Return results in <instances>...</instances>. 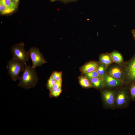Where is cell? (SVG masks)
<instances>
[{"instance_id": "cell-1", "label": "cell", "mask_w": 135, "mask_h": 135, "mask_svg": "<svg viewBox=\"0 0 135 135\" xmlns=\"http://www.w3.org/2000/svg\"><path fill=\"white\" fill-rule=\"evenodd\" d=\"M23 72L18 79V86L25 89L34 88L38 83V80L35 68L25 63V68Z\"/></svg>"}, {"instance_id": "cell-2", "label": "cell", "mask_w": 135, "mask_h": 135, "mask_svg": "<svg viewBox=\"0 0 135 135\" xmlns=\"http://www.w3.org/2000/svg\"><path fill=\"white\" fill-rule=\"evenodd\" d=\"M25 64L13 58L8 61L6 66L8 73L13 81H16L18 79L20 74L24 70Z\"/></svg>"}, {"instance_id": "cell-3", "label": "cell", "mask_w": 135, "mask_h": 135, "mask_svg": "<svg viewBox=\"0 0 135 135\" xmlns=\"http://www.w3.org/2000/svg\"><path fill=\"white\" fill-rule=\"evenodd\" d=\"M10 51L12 55V58L14 60L25 63L29 60L28 53L24 48V44L23 42L13 45Z\"/></svg>"}, {"instance_id": "cell-4", "label": "cell", "mask_w": 135, "mask_h": 135, "mask_svg": "<svg viewBox=\"0 0 135 135\" xmlns=\"http://www.w3.org/2000/svg\"><path fill=\"white\" fill-rule=\"evenodd\" d=\"M32 62V66L35 68L47 62L39 48L34 47L30 48L27 51Z\"/></svg>"}, {"instance_id": "cell-5", "label": "cell", "mask_w": 135, "mask_h": 135, "mask_svg": "<svg viewBox=\"0 0 135 135\" xmlns=\"http://www.w3.org/2000/svg\"><path fill=\"white\" fill-rule=\"evenodd\" d=\"M122 69L126 82L130 84L135 82V55L124 64Z\"/></svg>"}, {"instance_id": "cell-6", "label": "cell", "mask_w": 135, "mask_h": 135, "mask_svg": "<svg viewBox=\"0 0 135 135\" xmlns=\"http://www.w3.org/2000/svg\"><path fill=\"white\" fill-rule=\"evenodd\" d=\"M130 94L125 89H122L116 94L115 104V107L121 108L126 106L131 98Z\"/></svg>"}, {"instance_id": "cell-7", "label": "cell", "mask_w": 135, "mask_h": 135, "mask_svg": "<svg viewBox=\"0 0 135 135\" xmlns=\"http://www.w3.org/2000/svg\"><path fill=\"white\" fill-rule=\"evenodd\" d=\"M116 92L114 91L105 90L102 93V96L104 105L107 108L114 109L116 107L115 100Z\"/></svg>"}, {"instance_id": "cell-8", "label": "cell", "mask_w": 135, "mask_h": 135, "mask_svg": "<svg viewBox=\"0 0 135 135\" xmlns=\"http://www.w3.org/2000/svg\"><path fill=\"white\" fill-rule=\"evenodd\" d=\"M105 86L108 88H114L122 86L125 83L124 80L116 78L106 73L103 77Z\"/></svg>"}, {"instance_id": "cell-9", "label": "cell", "mask_w": 135, "mask_h": 135, "mask_svg": "<svg viewBox=\"0 0 135 135\" xmlns=\"http://www.w3.org/2000/svg\"><path fill=\"white\" fill-rule=\"evenodd\" d=\"M107 73L116 78L125 80L123 69L119 65H115L111 66L107 70Z\"/></svg>"}, {"instance_id": "cell-10", "label": "cell", "mask_w": 135, "mask_h": 135, "mask_svg": "<svg viewBox=\"0 0 135 135\" xmlns=\"http://www.w3.org/2000/svg\"><path fill=\"white\" fill-rule=\"evenodd\" d=\"M99 62L94 61L88 62L80 68L82 74L88 73L96 70Z\"/></svg>"}, {"instance_id": "cell-11", "label": "cell", "mask_w": 135, "mask_h": 135, "mask_svg": "<svg viewBox=\"0 0 135 135\" xmlns=\"http://www.w3.org/2000/svg\"><path fill=\"white\" fill-rule=\"evenodd\" d=\"M113 62V61L110 54H103L100 56L99 62L107 67Z\"/></svg>"}, {"instance_id": "cell-12", "label": "cell", "mask_w": 135, "mask_h": 135, "mask_svg": "<svg viewBox=\"0 0 135 135\" xmlns=\"http://www.w3.org/2000/svg\"><path fill=\"white\" fill-rule=\"evenodd\" d=\"M79 82L81 86L84 88H91L92 84L89 80L83 74L78 77Z\"/></svg>"}, {"instance_id": "cell-13", "label": "cell", "mask_w": 135, "mask_h": 135, "mask_svg": "<svg viewBox=\"0 0 135 135\" xmlns=\"http://www.w3.org/2000/svg\"><path fill=\"white\" fill-rule=\"evenodd\" d=\"M92 86L97 88H102L105 86L104 83L102 78H94L89 79Z\"/></svg>"}, {"instance_id": "cell-14", "label": "cell", "mask_w": 135, "mask_h": 135, "mask_svg": "<svg viewBox=\"0 0 135 135\" xmlns=\"http://www.w3.org/2000/svg\"><path fill=\"white\" fill-rule=\"evenodd\" d=\"M113 62L118 64H121L123 62V58L122 55L119 52L114 51L110 54Z\"/></svg>"}, {"instance_id": "cell-15", "label": "cell", "mask_w": 135, "mask_h": 135, "mask_svg": "<svg viewBox=\"0 0 135 135\" xmlns=\"http://www.w3.org/2000/svg\"><path fill=\"white\" fill-rule=\"evenodd\" d=\"M107 67L99 62L96 70L99 76L102 78L105 74L107 73Z\"/></svg>"}, {"instance_id": "cell-16", "label": "cell", "mask_w": 135, "mask_h": 135, "mask_svg": "<svg viewBox=\"0 0 135 135\" xmlns=\"http://www.w3.org/2000/svg\"><path fill=\"white\" fill-rule=\"evenodd\" d=\"M0 2H2L14 12L15 11L18 6L12 2V0H0Z\"/></svg>"}, {"instance_id": "cell-17", "label": "cell", "mask_w": 135, "mask_h": 135, "mask_svg": "<svg viewBox=\"0 0 135 135\" xmlns=\"http://www.w3.org/2000/svg\"><path fill=\"white\" fill-rule=\"evenodd\" d=\"M14 12L0 2V12L2 15H6L13 13Z\"/></svg>"}, {"instance_id": "cell-18", "label": "cell", "mask_w": 135, "mask_h": 135, "mask_svg": "<svg viewBox=\"0 0 135 135\" xmlns=\"http://www.w3.org/2000/svg\"><path fill=\"white\" fill-rule=\"evenodd\" d=\"M62 73L61 71L53 72L51 76L56 82L62 81Z\"/></svg>"}, {"instance_id": "cell-19", "label": "cell", "mask_w": 135, "mask_h": 135, "mask_svg": "<svg viewBox=\"0 0 135 135\" xmlns=\"http://www.w3.org/2000/svg\"><path fill=\"white\" fill-rule=\"evenodd\" d=\"M130 93L131 98L133 100H135V82L130 84Z\"/></svg>"}, {"instance_id": "cell-20", "label": "cell", "mask_w": 135, "mask_h": 135, "mask_svg": "<svg viewBox=\"0 0 135 135\" xmlns=\"http://www.w3.org/2000/svg\"><path fill=\"white\" fill-rule=\"evenodd\" d=\"M83 74L85 75L89 80L91 78H102L99 76L96 70L90 72Z\"/></svg>"}, {"instance_id": "cell-21", "label": "cell", "mask_w": 135, "mask_h": 135, "mask_svg": "<svg viewBox=\"0 0 135 135\" xmlns=\"http://www.w3.org/2000/svg\"><path fill=\"white\" fill-rule=\"evenodd\" d=\"M56 81L53 79L51 76L48 80L46 86L49 91L52 89Z\"/></svg>"}, {"instance_id": "cell-22", "label": "cell", "mask_w": 135, "mask_h": 135, "mask_svg": "<svg viewBox=\"0 0 135 135\" xmlns=\"http://www.w3.org/2000/svg\"><path fill=\"white\" fill-rule=\"evenodd\" d=\"M62 90L61 87L55 90L50 92L49 96L50 97H57L60 95Z\"/></svg>"}, {"instance_id": "cell-23", "label": "cell", "mask_w": 135, "mask_h": 135, "mask_svg": "<svg viewBox=\"0 0 135 135\" xmlns=\"http://www.w3.org/2000/svg\"><path fill=\"white\" fill-rule=\"evenodd\" d=\"M62 81L56 82L52 89L50 91L51 92L55 90L62 87Z\"/></svg>"}, {"instance_id": "cell-24", "label": "cell", "mask_w": 135, "mask_h": 135, "mask_svg": "<svg viewBox=\"0 0 135 135\" xmlns=\"http://www.w3.org/2000/svg\"><path fill=\"white\" fill-rule=\"evenodd\" d=\"M78 0H61L62 2L65 4H66L69 2H76Z\"/></svg>"}, {"instance_id": "cell-25", "label": "cell", "mask_w": 135, "mask_h": 135, "mask_svg": "<svg viewBox=\"0 0 135 135\" xmlns=\"http://www.w3.org/2000/svg\"><path fill=\"white\" fill-rule=\"evenodd\" d=\"M20 0H12V1L14 4L18 6Z\"/></svg>"}, {"instance_id": "cell-26", "label": "cell", "mask_w": 135, "mask_h": 135, "mask_svg": "<svg viewBox=\"0 0 135 135\" xmlns=\"http://www.w3.org/2000/svg\"><path fill=\"white\" fill-rule=\"evenodd\" d=\"M132 34L133 37L135 40V30H132Z\"/></svg>"}, {"instance_id": "cell-27", "label": "cell", "mask_w": 135, "mask_h": 135, "mask_svg": "<svg viewBox=\"0 0 135 135\" xmlns=\"http://www.w3.org/2000/svg\"><path fill=\"white\" fill-rule=\"evenodd\" d=\"M61 0H50L51 2H54L56 1H60Z\"/></svg>"}]
</instances>
